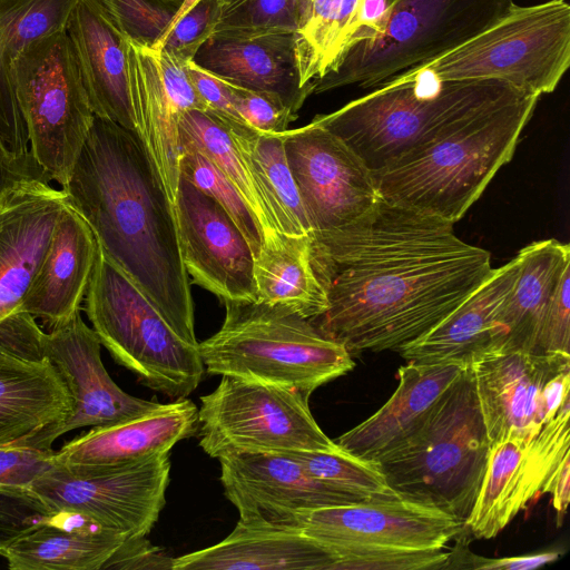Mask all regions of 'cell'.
<instances>
[{
	"mask_svg": "<svg viewBox=\"0 0 570 570\" xmlns=\"http://www.w3.org/2000/svg\"><path fill=\"white\" fill-rule=\"evenodd\" d=\"M453 225L380 198L350 225L311 239L327 295L312 321L351 355L399 352L428 333L493 272L491 254Z\"/></svg>",
	"mask_w": 570,
	"mask_h": 570,
	"instance_id": "6da1fadb",
	"label": "cell"
},
{
	"mask_svg": "<svg viewBox=\"0 0 570 570\" xmlns=\"http://www.w3.org/2000/svg\"><path fill=\"white\" fill-rule=\"evenodd\" d=\"M61 189L110 261L185 338L197 342L174 205L140 138L95 116Z\"/></svg>",
	"mask_w": 570,
	"mask_h": 570,
	"instance_id": "7a4b0ae2",
	"label": "cell"
},
{
	"mask_svg": "<svg viewBox=\"0 0 570 570\" xmlns=\"http://www.w3.org/2000/svg\"><path fill=\"white\" fill-rule=\"evenodd\" d=\"M538 99L522 92L481 108L373 171L379 197L456 223L512 158Z\"/></svg>",
	"mask_w": 570,
	"mask_h": 570,
	"instance_id": "3957f363",
	"label": "cell"
},
{
	"mask_svg": "<svg viewBox=\"0 0 570 570\" xmlns=\"http://www.w3.org/2000/svg\"><path fill=\"white\" fill-rule=\"evenodd\" d=\"M522 91L497 80L439 81L394 76L313 121L343 140L373 173L432 140L468 115Z\"/></svg>",
	"mask_w": 570,
	"mask_h": 570,
	"instance_id": "277c9868",
	"label": "cell"
},
{
	"mask_svg": "<svg viewBox=\"0 0 570 570\" xmlns=\"http://www.w3.org/2000/svg\"><path fill=\"white\" fill-rule=\"evenodd\" d=\"M490 449L468 365L438 399L422 426L374 463L399 497L464 522L479 494Z\"/></svg>",
	"mask_w": 570,
	"mask_h": 570,
	"instance_id": "5b68a950",
	"label": "cell"
},
{
	"mask_svg": "<svg viewBox=\"0 0 570 570\" xmlns=\"http://www.w3.org/2000/svg\"><path fill=\"white\" fill-rule=\"evenodd\" d=\"M224 304L222 327L199 343L209 374L284 386L309 396L355 365L344 346L289 308L257 301Z\"/></svg>",
	"mask_w": 570,
	"mask_h": 570,
	"instance_id": "8992f818",
	"label": "cell"
},
{
	"mask_svg": "<svg viewBox=\"0 0 570 570\" xmlns=\"http://www.w3.org/2000/svg\"><path fill=\"white\" fill-rule=\"evenodd\" d=\"M85 312L112 358L173 400L203 380L199 343L185 338L98 245Z\"/></svg>",
	"mask_w": 570,
	"mask_h": 570,
	"instance_id": "52a82bcc",
	"label": "cell"
},
{
	"mask_svg": "<svg viewBox=\"0 0 570 570\" xmlns=\"http://www.w3.org/2000/svg\"><path fill=\"white\" fill-rule=\"evenodd\" d=\"M570 65L566 0L519 6L458 47L396 76L439 81L497 80L540 97L554 91Z\"/></svg>",
	"mask_w": 570,
	"mask_h": 570,
	"instance_id": "ba28073f",
	"label": "cell"
},
{
	"mask_svg": "<svg viewBox=\"0 0 570 570\" xmlns=\"http://www.w3.org/2000/svg\"><path fill=\"white\" fill-rule=\"evenodd\" d=\"M513 3V0H400L381 33L350 47L328 72L312 81V94L350 85L373 89L474 37Z\"/></svg>",
	"mask_w": 570,
	"mask_h": 570,
	"instance_id": "9c48e42d",
	"label": "cell"
},
{
	"mask_svg": "<svg viewBox=\"0 0 570 570\" xmlns=\"http://www.w3.org/2000/svg\"><path fill=\"white\" fill-rule=\"evenodd\" d=\"M13 83L31 155L47 180L63 187L95 117L66 29L27 47Z\"/></svg>",
	"mask_w": 570,
	"mask_h": 570,
	"instance_id": "30bf717a",
	"label": "cell"
},
{
	"mask_svg": "<svg viewBox=\"0 0 570 570\" xmlns=\"http://www.w3.org/2000/svg\"><path fill=\"white\" fill-rule=\"evenodd\" d=\"M307 395L284 386L222 376L200 397L199 445L212 458L237 453L335 451Z\"/></svg>",
	"mask_w": 570,
	"mask_h": 570,
	"instance_id": "8fae6325",
	"label": "cell"
},
{
	"mask_svg": "<svg viewBox=\"0 0 570 570\" xmlns=\"http://www.w3.org/2000/svg\"><path fill=\"white\" fill-rule=\"evenodd\" d=\"M169 453L120 464L55 462L29 487L52 511L79 514L122 538L146 537L166 504Z\"/></svg>",
	"mask_w": 570,
	"mask_h": 570,
	"instance_id": "7c38bea8",
	"label": "cell"
},
{
	"mask_svg": "<svg viewBox=\"0 0 570 570\" xmlns=\"http://www.w3.org/2000/svg\"><path fill=\"white\" fill-rule=\"evenodd\" d=\"M491 446L531 441L570 392V354L503 351L470 364Z\"/></svg>",
	"mask_w": 570,
	"mask_h": 570,
	"instance_id": "4fadbf2b",
	"label": "cell"
},
{
	"mask_svg": "<svg viewBox=\"0 0 570 570\" xmlns=\"http://www.w3.org/2000/svg\"><path fill=\"white\" fill-rule=\"evenodd\" d=\"M311 239L341 229L379 202L372 171L338 137L313 121L282 132Z\"/></svg>",
	"mask_w": 570,
	"mask_h": 570,
	"instance_id": "5bb4252c",
	"label": "cell"
},
{
	"mask_svg": "<svg viewBox=\"0 0 570 570\" xmlns=\"http://www.w3.org/2000/svg\"><path fill=\"white\" fill-rule=\"evenodd\" d=\"M570 399L529 442L503 440L490 449L482 484L463 528L474 539L497 537L540 495L570 449Z\"/></svg>",
	"mask_w": 570,
	"mask_h": 570,
	"instance_id": "9a60e30c",
	"label": "cell"
},
{
	"mask_svg": "<svg viewBox=\"0 0 570 570\" xmlns=\"http://www.w3.org/2000/svg\"><path fill=\"white\" fill-rule=\"evenodd\" d=\"M274 523L324 544L401 550H440L463 530L453 515L401 497L298 511Z\"/></svg>",
	"mask_w": 570,
	"mask_h": 570,
	"instance_id": "2e32d148",
	"label": "cell"
},
{
	"mask_svg": "<svg viewBox=\"0 0 570 570\" xmlns=\"http://www.w3.org/2000/svg\"><path fill=\"white\" fill-rule=\"evenodd\" d=\"M174 212L183 263L193 283L223 302H256L255 255L227 212L181 176Z\"/></svg>",
	"mask_w": 570,
	"mask_h": 570,
	"instance_id": "e0dca14e",
	"label": "cell"
},
{
	"mask_svg": "<svg viewBox=\"0 0 570 570\" xmlns=\"http://www.w3.org/2000/svg\"><path fill=\"white\" fill-rule=\"evenodd\" d=\"M128 81L139 138L174 205L179 180V121L185 111L206 110L188 62L128 40Z\"/></svg>",
	"mask_w": 570,
	"mask_h": 570,
	"instance_id": "ac0fdd59",
	"label": "cell"
},
{
	"mask_svg": "<svg viewBox=\"0 0 570 570\" xmlns=\"http://www.w3.org/2000/svg\"><path fill=\"white\" fill-rule=\"evenodd\" d=\"M101 343L80 311L45 335V355L59 373L70 396L67 419L53 439L85 426H104L149 412L158 402L124 392L101 361Z\"/></svg>",
	"mask_w": 570,
	"mask_h": 570,
	"instance_id": "d6986e66",
	"label": "cell"
},
{
	"mask_svg": "<svg viewBox=\"0 0 570 570\" xmlns=\"http://www.w3.org/2000/svg\"><path fill=\"white\" fill-rule=\"evenodd\" d=\"M226 498L239 518L275 522L298 511L367 501L326 483L281 452L237 453L218 459Z\"/></svg>",
	"mask_w": 570,
	"mask_h": 570,
	"instance_id": "ffe728a7",
	"label": "cell"
},
{
	"mask_svg": "<svg viewBox=\"0 0 570 570\" xmlns=\"http://www.w3.org/2000/svg\"><path fill=\"white\" fill-rule=\"evenodd\" d=\"M296 40L293 31H217L191 61L230 85L278 96L297 116L313 85L301 82Z\"/></svg>",
	"mask_w": 570,
	"mask_h": 570,
	"instance_id": "44dd1931",
	"label": "cell"
},
{
	"mask_svg": "<svg viewBox=\"0 0 570 570\" xmlns=\"http://www.w3.org/2000/svg\"><path fill=\"white\" fill-rule=\"evenodd\" d=\"M520 272L518 255L493 268L491 275L455 309L428 333L403 346L406 362L470 365L474 360L503 351L499 317Z\"/></svg>",
	"mask_w": 570,
	"mask_h": 570,
	"instance_id": "7402d4cb",
	"label": "cell"
},
{
	"mask_svg": "<svg viewBox=\"0 0 570 570\" xmlns=\"http://www.w3.org/2000/svg\"><path fill=\"white\" fill-rule=\"evenodd\" d=\"M66 194L31 179L0 203V318L19 307L46 253Z\"/></svg>",
	"mask_w": 570,
	"mask_h": 570,
	"instance_id": "603a6c76",
	"label": "cell"
},
{
	"mask_svg": "<svg viewBox=\"0 0 570 570\" xmlns=\"http://www.w3.org/2000/svg\"><path fill=\"white\" fill-rule=\"evenodd\" d=\"M66 32L95 116L139 137L128 81V39L97 0L78 1Z\"/></svg>",
	"mask_w": 570,
	"mask_h": 570,
	"instance_id": "cb8c5ba5",
	"label": "cell"
},
{
	"mask_svg": "<svg viewBox=\"0 0 570 570\" xmlns=\"http://www.w3.org/2000/svg\"><path fill=\"white\" fill-rule=\"evenodd\" d=\"M336 558L301 530L262 517L239 518L220 542L173 560V570H335Z\"/></svg>",
	"mask_w": 570,
	"mask_h": 570,
	"instance_id": "d4e9b609",
	"label": "cell"
},
{
	"mask_svg": "<svg viewBox=\"0 0 570 570\" xmlns=\"http://www.w3.org/2000/svg\"><path fill=\"white\" fill-rule=\"evenodd\" d=\"M98 243L85 219L67 203L46 253L19 305L51 331L80 311Z\"/></svg>",
	"mask_w": 570,
	"mask_h": 570,
	"instance_id": "484cf974",
	"label": "cell"
},
{
	"mask_svg": "<svg viewBox=\"0 0 570 570\" xmlns=\"http://www.w3.org/2000/svg\"><path fill=\"white\" fill-rule=\"evenodd\" d=\"M71 409L51 362L29 361L0 348V446L50 450Z\"/></svg>",
	"mask_w": 570,
	"mask_h": 570,
	"instance_id": "4316f807",
	"label": "cell"
},
{
	"mask_svg": "<svg viewBox=\"0 0 570 570\" xmlns=\"http://www.w3.org/2000/svg\"><path fill=\"white\" fill-rule=\"evenodd\" d=\"M198 428V409L186 397L161 404L136 417L95 426L55 452L62 464L108 465L169 453Z\"/></svg>",
	"mask_w": 570,
	"mask_h": 570,
	"instance_id": "83f0119b",
	"label": "cell"
},
{
	"mask_svg": "<svg viewBox=\"0 0 570 570\" xmlns=\"http://www.w3.org/2000/svg\"><path fill=\"white\" fill-rule=\"evenodd\" d=\"M464 367L459 363L407 362L397 370L399 385L387 402L334 442L345 452L374 462L422 426L438 399Z\"/></svg>",
	"mask_w": 570,
	"mask_h": 570,
	"instance_id": "f1b7e54d",
	"label": "cell"
},
{
	"mask_svg": "<svg viewBox=\"0 0 570 570\" xmlns=\"http://www.w3.org/2000/svg\"><path fill=\"white\" fill-rule=\"evenodd\" d=\"M79 0H0V139L19 158H33L13 83V66L33 41L65 30Z\"/></svg>",
	"mask_w": 570,
	"mask_h": 570,
	"instance_id": "f546056e",
	"label": "cell"
},
{
	"mask_svg": "<svg viewBox=\"0 0 570 570\" xmlns=\"http://www.w3.org/2000/svg\"><path fill=\"white\" fill-rule=\"evenodd\" d=\"M18 538L3 558L10 570H99L124 542L121 535L75 513L58 512Z\"/></svg>",
	"mask_w": 570,
	"mask_h": 570,
	"instance_id": "4dcf8cb0",
	"label": "cell"
},
{
	"mask_svg": "<svg viewBox=\"0 0 570 570\" xmlns=\"http://www.w3.org/2000/svg\"><path fill=\"white\" fill-rule=\"evenodd\" d=\"M518 257L520 272L499 317L503 351L534 353L543 314L570 268V246L557 239L533 242Z\"/></svg>",
	"mask_w": 570,
	"mask_h": 570,
	"instance_id": "1f68e13d",
	"label": "cell"
},
{
	"mask_svg": "<svg viewBox=\"0 0 570 570\" xmlns=\"http://www.w3.org/2000/svg\"><path fill=\"white\" fill-rule=\"evenodd\" d=\"M257 302L289 308L314 320L327 308V295L311 258V237L276 234L255 259Z\"/></svg>",
	"mask_w": 570,
	"mask_h": 570,
	"instance_id": "d6a6232c",
	"label": "cell"
},
{
	"mask_svg": "<svg viewBox=\"0 0 570 570\" xmlns=\"http://www.w3.org/2000/svg\"><path fill=\"white\" fill-rule=\"evenodd\" d=\"M226 126L268 203L277 232L311 236V225L287 161L282 134H265L242 124Z\"/></svg>",
	"mask_w": 570,
	"mask_h": 570,
	"instance_id": "836d02e7",
	"label": "cell"
},
{
	"mask_svg": "<svg viewBox=\"0 0 570 570\" xmlns=\"http://www.w3.org/2000/svg\"><path fill=\"white\" fill-rule=\"evenodd\" d=\"M179 138L198 148L234 185L257 219L264 240L278 234L268 203L220 117L209 110L185 111Z\"/></svg>",
	"mask_w": 570,
	"mask_h": 570,
	"instance_id": "e575fe53",
	"label": "cell"
},
{
	"mask_svg": "<svg viewBox=\"0 0 570 570\" xmlns=\"http://www.w3.org/2000/svg\"><path fill=\"white\" fill-rule=\"evenodd\" d=\"M364 0H327L320 14L296 33L303 86L328 72L346 50Z\"/></svg>",
	"mask_w": 570,
	"mask_h": 570,
	"instance_id": "d590c367",
	"label": "cell"
},
{
	"mask_svg": "<svg viewBox=\"0 0 570 570\" xmlns=\"http://www.w3.org/2000/svg\"><path fill=\"white\" fill-rule=\"evenodd\" d=\"M313 476L367 501L397 498L384 474L371 461L354 456L341 448L335 451H284Z\"/></svg>",
	"mask_w": 570,
	"mask_h": 570,
	"instance_id": "8d00e7d4",
	"label": "cell"
},
{
	"mask_svg": "<svg viewBox=\"0 0 570 570\" xmlns=\"http://www.w3.org/2000/svg\"><path fill=\"white\" fill-rule=\"evenodd\" d=\"M179 176L214 198L232 217L258 256L264 236L253 212L234 185L193 144L180 140Z\"/></svg>",
	"mask_w": 570,
	"mask_h": 570,
	"instance_id": "74e56055",
	"label": "cell"
},
{
	"mask_svg": "<svg viewBox=\"0 0 570 570\" xmlns=\"http://www.w3.org/2000/svg\"><path fill=\"white\" fill-rule=\"evenodd\" d=\"M217 31L299 32L308 21L312 0H219ZM213 32V33H214Z\"/></svg>",
	"mask_w": 570,
	"mask_h": 570,
	"instance_id": "f35d334b",
	"label": "cell"
},
{
	"mask_svg": "<svg viewBox=\"0 0 570 570\" xmlns=\"http://www.w3.org/2000/svg\"><path fill=\"white\" fill-rule=\"evenodd\" d=\"M131 42L155 49L184 0H97Z\"/></svg>",
	"mask_w": 570,
	"mask_h": 570,
	"instance_id": "ab89813d",
	"label": "cell"
},
{
	"mask_svg": "<svg viewBox=\"0 0 570 570\" xmlns=\"http://www.w3.org/2000/svg\"><path fill=\"white\" fill-rule=\"evenodd\" d=\"M55 513L29 488L0 487V556L4 557L11 543Z\"/></svg>",
	"mask_w": 570,
	"mask_h": 570,
	"instance_id": "60d3db41",
	"label": "cell"
},
{
	"mask_svg": "<svg viewBox=\"0 0 570 570\" xmlns=\"http://www.w3.org/2000/svg\"><path fill=\"white\" fill-rule=\"evenodd\" d=\"M219 0H200L170 29L155 50L189 62L202 45L213 35L219 22Z\"/></svg>",
	"mask_w": 570,
	"mask_h": 570,
	"instance_id": "b9f144b4",
	"label": "cell"
},
{
	"mask_svg": "<svg viewBox=\"0 0 570 570\" xmlns=\"http://www.w3.org/2000/svg\"><path fill=\"white\" fill-rule=\"evenodd\" d=\"M228 85L239 117L257 131L282 134L297 118L276 95Z\"/></svg>",
	"mask_w": 570,
	"mask_h": 570,
	"instance_id": "7bdbcfd3",
	"label": "cell"
},
{
	"mask_svg": "<svg viewBox=\"0 0 570 570\" xmlns=\"http://www.w3.org/2000/svg\"><path fill=\"white\" fill-rule=\"evenodd\" d=\"M570 268L567 269L543 314L534 353H569Z\"/></svg>",
	"mask_w": 570,
	"mask_h": 570,
	"instance_id": "ee69618b",
	"label": "cell"
},
{
	"mask_svg": "<svg viewBox=\"0 0 570 570\" xmlns=\"http://www.w3.org/2000/svg\"><path fill=\"white\" fill-rule=\"evenodd\" d=\"M471 535L463 529L454 539L455 546L448 552L445 570H531L557 561L560 554L556 551L535 554L489 559L473 553L469 548Z\"/></svg>",
	"mask_w": 570,
	"mask_h": 570,
	"instance_id": "f6af8a7d",
	"label": "cell"
},
{
	"mask_svg": "<svg viewBox=\"0 0 570 570\" xmlns=\"http://www.w3.org/2000/svg\"><path fill=\"white\" fill-rule=\"evenodd\" d=\"M45 335L36 318L19 307L0 318V348L17 357L46 360Z\"/></svg>",
	"mask_w": 570,
	"mask_h": 570,
	"instance_id": "bcb514c9",
	"label": "cell"
},
{
	"mask_svg": "<svg viewBox=\"0 0 570 570\" xmlns=\"http://www.w3.org/2000/svg\"><path fill=\"white\" fill-rule=\"evenodd\" d=\"M55 451L0 446V487L29 488L53 463Z\"/></svg>",
	"mask_w": 570,
	"mask_h": 570,
	"instance_id": "7dc6e473",
	"label": "cell"
},
{
	"mask_svg": "<svg viewBox=\"0 0 570 570\" xmlns=\"http://www.w3.org/2000/svg\"><path fill=\"white\" fill-rule=\"evenodd\" d=\"M188 70L191 82L204 101L206 110L217 115L225 122L246 125L235 109L230 87L226 81L213 76L193 61L188 62Z\"/></svg>",
	"mask_w": 570,
	"mask_h": 570,
	"instance_id": "c3c4849f",
	"label": "cell"
},
{
	"mask_svg": "<svg viewBox=\"0 0 570 570\" xmlns=\"http://www.w3.org/2000/svg\"><path fill=\"white\" fill-rule=\"evenodd\" d=\"M174 558L167 557L146 537L126 539L102 569H170Z\"/></svg>",
	"mask_w": 570,
	"mask_h": 570,
	"instance_id": "681fc988",
	"label": "cell"
},
{
	"mask_svg": "<svg viewBox=\"0 0 570 570\" xmlns=\"http://www.w3.org/2000/svg\"><path fill=\"white\" fill-rule=\"evenodd\" d=\"M31 179L48 181L33 158L17 157L0 139V203L14 188Z\"/></svg>",
	"mask_w": 570,
	"mask_h": 570,
	"instance_id": "f907efd6",
	"label": "cell"
},
{
	"mask_svg": "<svg viewBox=\"0 0 570 570\" xmlns=\"http://www.w3.org/2000/svg\"><path fill=\"white\" fill-rule=\"evenodd\" d=\"M399 1L400 0H364L357 17L355 30L346 50L356 43L376 38L383 30L392 9Z\"/></svg>",
	"mask_w": 570,
	"mask_h": 570,
	"instance_id": "816d5d0a",
	"label": "cell"
},
{
	"mask_svg": "<svg viewBox=\"0 0 570 570\" xmlns=\"http://www.w3.org/2000/svg\"><path fill=\"white\" fill-rule=\"evenodd\" d=\"M546 493L552 497L557 527H561L570 501V452L567 453L549 480Z\"/></svg>",
	"mask_w": 570,
	"mask_h": 570,
	"instance_id": "f5cc1de1",
	"label": "cell"
},
{
	"mask_svg": "<svg viewBox=\"0 0 570 570\" xmlns=\"http://www.w3.org/2000/svg\"><path fill=\"white\" fill-rule=\"evenodd\" d=\"M198 1L200 0H184L180 9L178 10V12L176 13V16L174 17V19L171 20V23L170 26L168 27L167 31L165 32V35L163 36V38L160 39V41L166 37V35L170 31V29L175 26V23L186 13L188 12ZM159 41V42H160ZM158 42V43H159ZM158 46V45H157ZM156 49V48H155Z\"/></svg>",
	"mask_w": 570,
	"mask_h": 570,
	"instance_id": "db71d44e",
	"label": "cell"
}]
</instances>
